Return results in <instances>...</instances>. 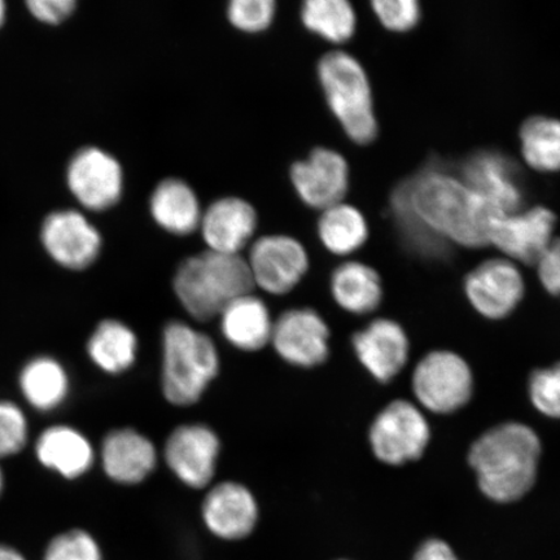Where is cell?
<instances>
[{
    "label": "cell",
    "mask_w": 560,
    "mask_h": 560,
    "mask_svg": "<svg viewBox=\"0 0 560 560\" xmlns=\"http://www.w3.org/2000/svg\"><path fill=\"white\" fill-rule=\"evenodd\" d=\"M394 207L406 229H418L419 247L433 254L438 237L465 247L490 244V231L502 212L464 184L439 171H427L406 182L394 196Z\"/></svg>",
    "instance_id": "cell-1"
},
{
    "label": "cell",
    "mask_w": 560,
    "mask_h": 560,
    "mask_svg": "<svg viewBox=\"0 0 560 560\" xmlns=\"http://www.w3.org/2000/svg\"><path fill=\"white\" fill-rule=\"evenodd\" d=\"M541 443L530 427L508 422L493 427L475 441L468 464L479 488L499 503L520 501L534 488Z\"/></svg>",
    "instance_id": "cell-2"
},
{
    "label": "cell",
    "mask_w": 560,
    "mask_h": 560,
    "mask_svg": "<svg viewBox=\"0 0 560 560\" xmlns=\"http://www.w3.org/2000/svg\"><path fill=\"white\" fill-rule=\"evenodd\" d=\"M221 373L215 342L188 322H167L161 332L160 387L175 408H190L206 396Z\"/></svg>",
    "instance_id": "cell-3"
},
{
    "label": "cell",
    "mask_w": 560,
    "mask_h": 560,
    "mask_svg": "<svg viewBox=\"0 0 560 560\" xmlns=\"http://www.w3.org/2000/svg\"><path fill=\"white\" fill-rule=\"evenodd\" d=\"M175 298L190 318L206 324L245 293L255 292L247 260L242 255L205 250L185 258L173 277Z\"/></svg>",
    "instance_id": "cell-4"
},
{
    "label": "cell",
    "mask_w": 560,
    "mask_h": 560,
    "mask_svg": "<svg viewBox=\"0 0 560 560\" xmlns=\"http://www.w3.org/2000/svg\"><path fill=\"white\" fill-rule=\"evenodd\" d=\"M318 79L347 136L359 144L373 142L377 132L373 96L360 62L345 51H330L318 62Z\"/></svg>",
    "instance_id": "cell-5"
},
{
    "label": "cell",
    "mask_w": 560,
    "mask_h": 560,
    "mask_svg": "<svg viewBox=\"0 0 560 560\" xmlns=\"http://www.w3.org/2000/svg\"><path fill=\"white\" fill-rule=\"evenodd\" d=\"M222 452L219 433L205 423H184L167 435L161 458L180 485L207 490L213 485Z\"/></svg>",
    "instance_id": "cell-6"
},
{
    "label": "cell",
    "mask_w": 560,
    "mask_h": 560,
    "mask_svg": "<svg viewBox=\"0 0 560 560\" xmlns=\"http://www.w3.org/2000/svg\"><path fill=\"white\" fill-rule=\"evenodd\" d=\"M412 390L427 410L451 415L470 401L472 371L460 355L436 350L419 361L412 374Z\"/></svg>",
    "instance_id": "cell-7"
},
{
    "label": "cell",
    "mask_w": 560,
    "mask_h": 560,
    "mask_svg": "<svg viewBox=\"0 0 560 560\" xmlns=\"http://www.w3.org/2000/svg\"><path fill=\"white\" fill-rule=\"evenodd\" d=\"M245 260L255 289L272 296H284L295 290L311 266L304 244L284 234L258 237Z\"/></svg>",
    "instance_id": "cell-8"
},
{
    "label": "cell",
    "mask_w": 560,
    "mask_h": 560,
    "mask_svg": "<svg viewBox=\"0 0 560 560\" xmlns=\"http://www.w3.org/2000/svg\"><path fill=\"white\" fill-rule=\"evenodd\" d=\"M430 438V425L422 411L404 400L390 402L383 409L369 433L375 457L390 466L422 457Z\"/></svg>",
    "instance_id": "cell-9"
},
{
    "label": "cell",
    "mask_w": 560,
    "mask_h": 560,
    "mask_svg": "<svg viewBox=\"0 0 560 560\" xmlns=\"http://www.w3.org/2000/svg\"><path fill=\"white\" fill-rule=\"evenodd\" d=\"M330 327L317 311L298 306L276 317L270 347L287 365L310 370L330 357Z\"/></svg>",
    "instance_id": "cell-10"
},
{
    "label": "cell",
    "mask_w": 560,
    "mask_h": 560,
    "mask_svg": "<svg viewBox=\"0 0 560 560\" xmlns=\"http://www.w3.org/2000/svg\"><path fill=\"white\" fill-rule=\"evenodd\" d=\"M31 452L42 470L68 482L85 479L97 466V446L72 423L51 422L34 433Z\"/></svg>",
    "instance_id": "cell-11"
},
{
    "label": "cell",
    "mask_w": 560,
    "mask_h": 560,
    "mask_svg": "<svg viewBox=\"0 0 560 560\" xmlns=\"http://www.w3.org/2000/svg\"><path fill=\"white\" fill-rule=\"evenodd\" d=\"M201 522L217 540L240 542L255 534L261 520L260 503L241 481L213 482L200 508Z\"/></svg>",
    "instance_id": "cell-12"
},
{
    "label": "cell",
    "mask_w": 560,
    "mask_h": 560,
    "mask_svg": "<svg viewBox=\"0 0 560 560\" xmlns=\"http://www.w3.org/2000/svg\"><path fill=\"white\" fill-rule=\"evenodd\" d=\"M160 458L153 441L132 427L108 431L97 445V466L105 478L121 487L143 485L155 474Z\"/></svg>",
    "instance_id": "cell-13"
},
{
    "label": "cell",
    "mask_w": 560,
    "mask_h": 560,
    "mask_svg": "<svg viewBox=\"0 0 560 560\" xmlns=\"http://www.w3.org/2000/svg\"><path fill=\"white\" fill-rule=\"evenodd\" d=\"M19 401L31 415L51 417L69 404L72 373L60 357L40 352L27 357L16 373Z\"/></svg>",
    "instance_id": "cell-14"
},
{
    "label": "cell",
    "mask_w": 560,
    "mask_h": 560,
    "mask_svg": "<svg viewBox=\"0 0 560 560\" xmlns=\"http://www.w3.org/2000/svg\"><path fill=\"white\" fill-rule=\"evenodd\" d=\"M68 186L82 207L94 212L114 208L124 194V171L118 160L96 147L75 153L68 166Z\"/></svg>",
    "instance_id": "cell-15"
},
{
    "label": "cell",
    "mask_w": 560,
    "mask_h": 560,
    "mask_svg": "<svg viewBox=\"0 0 560 560\" xmlns=\"http://www.w3.org/2000/svg\"><path fill=\"white\" fill-rule=\"evenodd\" d=\"M42 243L54 262L70 271L91 268L103 247L100 231L75 210L48 215L42 228Z\"/></svg>",
    "instance_id": "cell-16"
},
{
    "label": "cell",
    "mask_w": 560,
    "mask_h": 560,
    "mask_svg": "<svg viewBox=\"0 0 560 560\" xmlns=\"http://www.w3.org/2000/svg\"><path fill=\"white\" fill-rule=\"evenodd\" d=\"M290 177L301 201L322 212L345 199L349 167L339 152L317 147L305 160L292 164Z\"/></svg>",
    "instance_id": "cell-17"
},
{
    "label": "cell",
    "mask_w": 560,
    "mask_h": 560,
    "mask_svg": "<svg viewBox=\"0 0 560 560\" xmlns=\"http://www.w3.org/2000/svg\"><path fill=\"white\" fill-rule=\"evenodd\" d=\"M466 295L482 317L506 318L523 299V277L513 262L493 258L468 275Z\"/></svg>",
    "instance_id": "cell-18"
},
{
    "label": "cell",
    "mask_w": 560,
    "mask_h": 560,
    "mask_svg": "<svg viewBox=\"0 0 560 560\" xmlns=\"http://www.w3.org/2000/svg\"><path fill=\"white\" fill-rule=\"evenodd\" d=\"M257 226L255 207L237 196H226L202 210L199 231L207 249L241 255L254 240Z\"/></svg>",
    "instance_id": "cell-19"
},
{
    "label": "cell",
    "mask_w": 560,
    "mask_h": 560,
    "mask_svg": "<svg viewBox=\"0 0 560 560\" xmlns=\"http://www.w3.org/2000/svg\"><path fill=\"white\" fill-rule=\"evenodd\" d=\"M556 215L537 207L525 213L501 217L490 231V244L524 264H537L551 244Z\"/></svg>",
    "instance_id": "cell-20"
},
{
    "label": "cell",
    "mask_w": 560,
    "mask_h": 560,
    "mask_svg": "<svg viewBox=\"0 0 560 560\" xmlns=\"http://www.w3.org/2000/svg\"><path fill=\"white\" fill-rule=\"evenodd\" d=\"M357 359L377 382L388 383L409 359V339L395 320L376 319L352 339Z\"/></svg>",
    "instance_id": "cell-21"
},
{
    "label": "cell",
    "mask_w": 560,
    "mask_h": 560,
    "mask_svg": "<svg viewBox=\"0 0 560 560\" xmlns=\"http://www.w3.org/2000/svg\"><path fill=\"white\" fill-rule=\"evenodd\" d=\"M462 180L505 214H514L522 207L523 192L516 167L500 153H476L467 160Z\"/></svg>",
    "instance_id": "cell-22"
},
{
    "label": "cell",
    "mask_w": 560,
    "mask_h": 560,
    "mask_svg": "<svg viewBox=\"0 0 560 560\" xmlns=\"http://www.w3.org/2000/svg\"><path fill=\"white\" fill-rule=\"evenodd\" d=\"M217 319L222 338L240 352L256 353L270 346L276 318L255 292L235 299Z\"/></svg>",
    "instance_id": "cell-23"
},
{
    "label": "cell",
    "mask_w": 560,
    "mask_h": 560,
    "mask_svg": "<svg viewBox=\"0 0 560 560\" xmlns=\"http://www.w3.org/2000/svg\"><path fill=\"white\" fill-rule=\"evenodd\" d=\"M85 352L88 360L104 375L120 376L136 366L139 339L135 328L117 318H104L90 331Z\"/></svg>",
    "instance_id": "cell-24"
},
{
    "label": "cell",
    "mask_w": 560,
    "mask_h": 560,
    "mask_svg": "<svg viewBox=\"0 0 560 560\" xmlns=\"http://www.w3.org/2000/svg\"><path fill=\"white\" fill-rule=\"evenodd\" d=\"M150 212L161 229L177 236L191 235L199 230L202 215L198 195L179 178L160 182L150 198Z\"/></svg>",
    "instance_id": "cell-25"
},
{
    "label": "cell",
    "mask_w": 560,
    "mask_h": 560,
    "mask_svg": "<svg viewBox=\"0 0 560 560\" xmlns=\"http://www.w3.org/2000/svg\"><path fill=\"white\" fill-rule=\"evenodd\" d=\"M331 295L342 311L357 315L369 314L382 303L381 277L365 264H342L332 272Z\"/></svg>",
    "instance_id": "cell-26"
},
{
    "label": "cell",
    "mask_w": 560,
    "mask_h": 560,
    "mask_svg": "<svg viewBox=\"0 0 560 560\" xmlns=\"http://www.w3.org/2000/svg\"><path fill=\"white\" fill-rule=\"evenodd\" d=\"M317 229L325 248L338 256L353 254L368 240L365 217L345 202L322 210Z\"/></svg>",
    "instance_id": "cell-27"
},
{
    "label": "cell",
    "mask_w": 560,
    "mask_h": 560,
    "mask_svg": "<svg viewBox=\"0 0 560 560\" xmlns=\"http://www.w3.org/2000/svg\"><path fill=\"white\" fill-rule=\"evenodd\" d=\"M301 21L307 31L332 44H345L355 31V13L347 0H307Z\"/></svg>",
    "instance_id": "cell-28"
},
{
    "label": "cell",
    "mask_w": 560,
    "mask_h": 560,
    "mask_svg": "<svg viewBox=\"0 0 560 560\" xmlns=\"http://www.w3.org/2000/svg\"><path fill=\"white\" fill-rule=\"evenodd\" d=\"M524 160L536 171H560V121L532 117L521 130Z\"/></svg>",
    "instance_id": "cell-29"
},
{
    "label": "cell",
    "mask_w": 560,
    "mask_h": 560,
    "mask_svg": "<svg viewBox=\"0 0 560 560\" xmlns=\"http://www.w3.org/2000/svg\"><path fill=\"white\" fill-rule=\"evenodd\" d=\"M33 436L30 410L19 398L0 396V460L5 464L31 451Z\"/></svg>",
    "instance_id": "cell-30"
},
{
    "label": "cell",
    "mask_w": 560,
    "mask_h": 560,
    "mask_svg": "<svg viewBox=\"0 0 560 560\" xmlns=\"http://www.w3.org/2000/svg\"><path fill=\"white\" fill-rule=\"evenodd\" d=\"M44 560H104L97 538L85 528H69L47 542Z\"/></svg>",
    "instance_id": "cell-31"
},
{
    "label": "cell",
    "mask_w": 560,
    "mask_h": 560,
    "mask_svg": "<svg viewBox=\"0 0 560 560\" xmlns=\"http://www.w3.org/2000/svg\"><path fill=\"white\" fill-rule=\"evenodd\" d=\"M275 0H233L228 5L230 24L244 33H261L276 19Z\"/></svg>",
    "instance_id": "cell-32"
},
{
    "label": "cell",
    "mask_w": 560,
    "mask_h": 560,
    "mask_svg": "<svg viewBox=\"0 0 560 560\" xmlns=\"http://www.w3.org/2000/svg\"><path fill=\"white\" fill-rule=\"evenodd\" d=\"M529 397L541 415L560 419V363L530 375Z\"/></svg>",
    "instance_id": "cell-33"
},
{
    "label": "cell",
    "mask_w": 560,
    "mask_h": 560,
    "mask_svg": "<svg viewBox=\"0 0 560 560\" xmlns=\"http://www.w3.org/2000/svg\"><path fill=\"white\" fill-rule=\"evenodd\" d=\"M373 7L382 24L395 32L411 30L420 15L416 0H376Z\"/></svg>",
    "instance_id": "cell-34"
},
{
    "label": "cell",
    "mask_w": 560,
    "mask_h": 560,
    "mask_svg": "<svg viewBox=\"0 0 560 560\" xmlns=\"http://www.w3.org/2000/svg\"><path fill=\"white\" fill-rule=\"evenodd\" d=\"M27 7L33 16L42 23L59 25L72 16L75 2L73 0H33L27 2Z\"/></svg>",
    "instance_id": "cell-35"
},
{
    "label": "cell",
    "mask_w": 560,
    "mask_h": 560,
    "mask_svg": "<svg viewBox=\"0 0 560 560\" xmlns=\"http://www.w3.org/2000/svg\"><path fill=\"white\" fill-rule=\"evenodd\" d=\"M537 265L545 290L560 296V240L551 242Z\"/></svg>",
    "instance_id": "cell-36"
},
{
    "label": "cell",
    "mask_w": 560,
    "mask_h": 560,
    "mask_svg": "<svg viewBox=\"0 0 560 560\" xmlns=\"http://www.w3.org/2000/svg\"><path fill=\"white\" fill-rule=\"evenodd\" d=\"M412 560H459L454 555L451 546L439 538H432V540L424 541L419 546L415 559Z\"/></svg>",
    "instance_id": "cell-37"
},
{
    "label": "cell",
    "mask_w": 560,
    "mask_h": 560,
    "mask_svg": "<svg viewBox=\"0 0 560 560\" xmlns=\"http://www.w3.org/2000/svg\"><path fill=\"white\" fill-rule=\"evenodd\" d=\"M0 560H27L19 549L12 545L0 542Z\"/></svg>",
    "instance_id": "cell-38"
},
{
    "label": "cell",
    "mask_w": 560,
    "mask_h": 560,
    "mask_svg": "<svg viewBox=\"0 0 560 560\" xmlns=\"http://www.w3.org/2000/svg\"><path fill=\"white\" fill-rule=\"evenodd\" d=\"M7 488H9V476H7L4 462L0 460V501L3 500Z\"/></svg>",
    "instance_id": "cell-39"
},
{
    "label": "cell",
    "mask_w": 560,
    "mask_h": 560,
    "mask_svg": "<svg viewBox=\"0 0 560 560\" xmlns=\"http://www.w3.org/2000/svg\"><path fill=\"white\" fill-rule=\"evenodd\" d=\"M4 15H5V5L3 2H0V25L3 24Z\"/></svg>",
    "instance_id": "cell-40"
},
{
    "label": "cell",
    "mask_w": 560,
    "mask_h": 560,
    "mask_svg": "<svg viewBox=\"0 0 560 560\" xmlns=\"http://www.w3.org/2000/svg\"><path fill=\"white\" fill-rule=\"evenodd\" d=\"M338 560H348V559H338Z\"/></svg>",
    "instance_id": "cell-41"
}]
</instances>
